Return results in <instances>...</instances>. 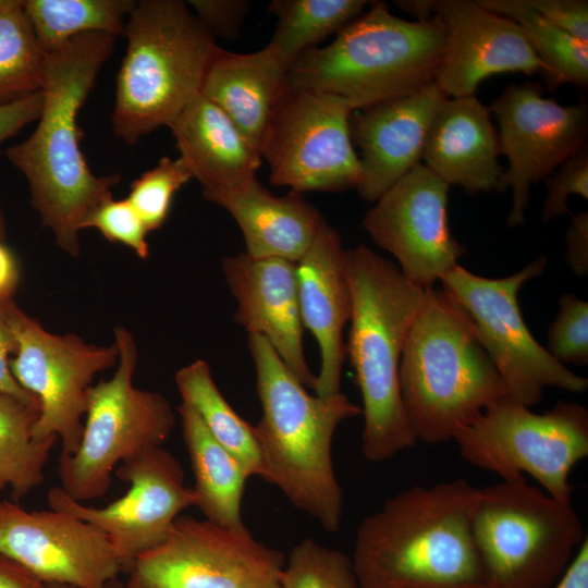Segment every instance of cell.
<instances>
[{
  "mask_svg": "<svg viewBox=\"0 0 588 588\" xmlns=\"http://www.w3.org/2000/svg\"><path fill=\"white\" fill-rule=\"evenodd\" d=\"M117 36L78 35L47 53L42 107L34 132L10 146L5 156L26 179L30 204L53 234L56 244L72 257L81 253L79 231L87 218L113 197L121 176H98L81 149L84 133L77 114L110 58Z\"/></svg>",
  "mask_w": 588,
  "mask_h": 588,
  "instance_id": "cell-1",
  "label": "cell"
},
{
  "mask_svg": "<svg viewBox=\"0 0 588 588\" xmlns=\"http://www.w3.org/2000/svg\"><path fill=\"white\" fill-rule=\"evenodd\" d=\"M133 0H22L35 36L46 53L85 33L122 34Z\"/></svg>",
  "mask_w": 588,
  "mask_h": 588,
  "instance_id": "cell-29",
  "label": "cell"
},
{
  "mask_svg": "<svg viewBox=\"0 0 588 588\" xmlns=\"http://www.w3.org/2000/svg\"><path fill=\"white\" fill-rule=\"evenodd\" d=\"M122 34L127 45L117 75L111 125L118 138L134 145L169 126L200 93L219 46L179 0L136 1Z\"/></svg>",
  "mask_w": 588,
  "mask_h": 588,
  "instance_id": "cell-7",
  "label": "cell"
},
{
  "mask_svg": "<svg viewBox=\"0 0 588 588\" xmlns=\"http://www.w3.org/2000/svg\"><path fill=\"white\" fill-rule=\"evenodd\" d=\"M13 299L0 302V392L13 395L38 408L37 399L15 380L10 368V355L15 354L17 343L11 322Z\"/></svg>",
  "mask_w": 588,
  "mask_h": 588,
  "instance_id": "cell-41",
  "label": "cell"
},
{
  "mask_svg": "<svg viewBox=\"0 0 588 588\" xmlns=\"http://www.w3.org/2000/svg\"><path fill=\"white\" fill-rule=\"evenodd\" d=\"M548 258L539 256L518 272L498 279L477 275L455 266L440 281L466 313L483 350L495 366L506 396L531 407L542 400L547 387L583 393L588 379L558 362L529 331L518 292L542 274Z\"/></svg>",
  "mask_w": 588,
  "mask_h": 588,
  "instance_id": "cell-11",
  "label": "cell"
},
{
  "mask_svg": "<svg viewBox=\"0 0 588 588\" xmlns=\"http://www.w3.org/2000/svg\"><path fill=\"white\" fill-rule=\"evenodd\" d=\"M449 97L432 82L417 91L355 110L350 118L359 150V196L376 201L391 185L421 163L430 123Z\"/></svg>",
  "mask_w": 588,
  "mask_h": 588,
  "instance_id": "cell-21",
  "label": "cell"
},
{
  "mask_svg": "<svg viewBox=\"0 0 588 588\" xmlns=\"http://www.w3.org/2000/svg\"><path fill=\"white\" fill-rule=\"evenodd\" d=\"M11 322L17 343L11 372L39 405L33 439L57 437L61 453L73 454L83 434L88 390L99 372L118 363L119 348L115 343H87L74 333H52L14 302Z\"/></svg>",
  "mask_w": 588,
  "mask_h": 588,
  "instance_id": "cell-13",
  "label": "cell"
},
{
  "mask_svg": "<svg viewBox=\"0 0 588 588\" xmlns=\"http://www.w3.org/2000/svg\"><path fill=\"white\" fill-rule=\"evenodd\" d=\"M546 198L541 219H552L571 215L568 198L578 195L588 199V146L587 144L564 160L544 179Z\"/></svg>",
  "mask_w": 588,
  "mask_h": 588,
  "instance_id": "cell-38",
  "label": "cell"
},
{
  "mask_svg": "<svg viewBox=\"0 0 588 588\" xmlns=\"http://www.w3.org/2000/svg\"><path fill=\"white\" fill-rule=\"evenodd\" d=\"M394 4L416 21H428L434 16L437 0H397Z\"/></svg>",
  "mask_w": 588,
  "mask_h": 588,
  "instance_id": "cell-47",
  "label": "cell"
},
{
  "mask_svg": "<svg viewBox=\"0 0 588 588\" xmlns=\"http://www.w3.org/2000/svg\"><path fill=\"white\" fill-rule=\"evenodd\" d=\"M248 350L262 409L254 426L261 478L326 531L335 532L344 497L333 466V438L345 419L362 415V407L342 392L310 394L262 335H248Z\"/></svg>",
  "mask_w": 588,
  "mask_h": 588,
  "instance_id": "cell-3",
  "label": "cell"
},
{
  "mask_svg": "<svg viewBox=\"0 0 588 588\" xmlns=\"http://www.w3.org/2000/svg\"><path fill=\"white\" fill-rule=\"evenodd\" d=\"M303 326L315 336L320 355L315 392L328 397L341 392L345 360L343 329L352 316L346 249L340 233L326 219L296 262Z\"/></svg>",
  "mask_w": 588,
  "mask_h": 588,
  "instance_id": "cell-22",
  "label": "cell"
},
{
  "mask_svg": "<svg viewBox=\"0 0 588 588\" xmlns=\"http://www.w3.org/2000/svg\"><path fill=\"white\" fill-rule=\"evenodd\" d=\"M41 107V91L12 103L0 106V151L5 140L15 136L27 124L38 120Z\"/></svg>",
  "mask_w": 588,
  "mask_h": 588,
  "instance_id": "cell-42",
  "label": "cell"
},
{
  "mask_svg": "<svg viewBox=\"0 0 588 588\" xmlns=\"http://www.w3.org/2000/svg\"><path fill=\"white\" fill-rule=\"evenodd\" d=\"M46 60L22 0H5L0 9V106L40 91Z\"/></svg>",
  "mask_w": 588,
  "mask_h": 588,
  "instance_id": "cell-33",
  "label": "cell"
},
{
  "mask_svg": "<svg viewBox=\"0 0 588 588\" xmlns=\"http://www.w3.org/2000/svg\"><path fill=\"white\" fill-rule=\"evenodd\" d=\"M368 5L330 45L302 53L289 69L287 83L340 97L358 110L434 82L445 39L440 20L407 21L385 2Z\"/></svg>",
  "mask_w": 588,
  "mask_h": 588,
  "instance_id": "cell-6",
  "label": "cell"
},
{
  "mask_svg": "<svg viewBox=\"0 0 588 588\" xmlns=\"http://www.w3.org/2000/svg\"><path fill=\"white\" fill-rule=\"evenodd\" d=\"M286 556L206 519L181 515L166 541L140 555L125 588H283Z\"/></svg>",
  "mask_w": 588,
  "mask_h": 588,
  "instance_id": "cell-14",
  "label": "cell"
},
{
  "mask_svg": "<svg viewBox=\"0 0 588 588\" xmlns=\"http://www.w3.org/2000/svg\"><path fill=\"white\" fill-rule=\"evenodd\" d=\"M205 198L241 189L256 180L261 156L236 124L200 93L168 126Z\"/></svg>",
  "mask_w": 588,
  "mask_h": 588,
  "instance_id": "cell-24",
  "label": "cell"
},
{
  "mask_svg": "<svg viewBox=\"0 0 588 588\" xmlns=\"http://www.w3.org/2000/svg\"><path fill=\"white\" fill-rule=\"evenodd\" d=\"M0 553L44 584L102 588L123 572L107 535L64 511L0 501Z\"/></svg>",
  "mask_w": 588,
  "mask_h": 588,
  "instance_id": "cell-18",
  "label": "cell"
},
{
  "mask_svg": "<svg viewBox=\"0 0 588 588\" xmlns=\"http://www.w3.org/2000/svg\"><path fill=\"white\" fill-rule=\"evenodd\" d=\"M283 588H359L352 558L307 538L286 556Z\"/></svg>",
  "mask_w": 588,
  "mask_h": 588,
  "instance_id": "cell-34",
  "label": "cell"
},
{
  "mask_svg": "<svg viewBox=\"0 0 588 588\" xmlns=\"http://www.w3.org/2000/svg\"><path fill=\"white\" fill-rule=\"evenodd\" d=\"M499 155L489 107L475 95L446 98L440 105L422 152V164L431 172L470 196L497 191L503 174Z\"/></svg>",
  "mask_w": 588,
  "mask_h": 588,
  "instance_id": "cell-23",
  "label": "cell"
},
{
  "mask_svg": "<svg viewBox=\"0 0 588 588\" xmlns=\"http://www.w3.org/2000/svg\"><path fill=\"white\" fill-rule=\"evenodd\" d=\"M500 132V154L509 160L497 191H512L507 225L525 222L530 186L549 176L586 145L588 107L546 98L536 82L511 84L489 107Z\"/></svg>",
  "mask_w": 588,
  "mask_h": 588,
  "instance_id": "cell-16",
  "label": "cell"
},
{
  "mask_svg": "<svg viewBox=\"0 0 588 588\" xmlns=\"http://www.w3.org/2000/svg\"><path fill=\"white\" fill-rule=\"evenodd\" d=\"M367 3L365 0H273L268 9L277 25L269 44L291 68L302 53L359 16Z\"/></svg>",
  "mask_w": 588,
  "mask_h": 588,
  "instance_id": "cell-32",
  "label": "cell"
},
{
  "mask_svg": "<svg viewBox=\"0 0 588 588\" xmlns=\"http://www.w3.org/2000/svg\"><path fill=\"white\" fill-rule=\"evenodd\" d=\"M88 228L97 229L110 242L130 247L142 259L149 255V232L126 198L112 197L101 204L85 221L84 229Z\"/></svg>",
  "mask_w": 588,
  "mask_h": 588,
  "instance_id": "cell-37",
  "label": "cell"
},
{
  "mask_svg": "<svg viewBox=\"0 0 588 588\" xmlns=\"http://www.w3.org/2000/svg\"><path fill=\"white\" fill-rule=\"evenodd\" d=\"M20 282V268L12 250L0 241V302L12 299Z\"/></svg>",
  "mask_w": 588,
  "mask_h": 588,
  "instance_id": "cell-46",
  "label": "cell"
},
{
  "mask_svg": "<svg viewBox=\"0 0 588 588\" xmlns=\"http://www.w3.org/2000/svg\"><path fill=\"white\" fill-rule=\"evenodd\" d=\"M546 350L563 365H588V303L574 294L559 298V311L548 329Z\"/></svg>",
  "mask_w": 588,
  "mask_h": 588,
  "instance_id": "cell-36",
  "label": "cell"
},
{
  "mask_svg": "<svg viewBox=\"0 0 588 588\" xmlns=\"http://www.w3.org/2000/svg\"><path fill=\"white\" fill-rule=\"evenodd\" d=\"M45 584L12 559L0 553V588H44Z\"/></svg>",
  "mask_w": 588,
  "mask_h": 588,
  "instance_id": "cell-44",
  "label": "cell"
},
{
  "mask_svg": "<svg viewBox=\"0 0 588 588\" xmlns=\"http://www.w3.org/2000/svg\"><path fill=\"white\" fill-rule=\"evenodd\" d=\"M44 588H78L75 586L64 585V584H45ZM102 588H125L124 584L120 583L119 580L112 579L109 583H107Z\"/></svg>",
  "mask_w": 588,
  "mask_h": 588,
  "instance_id": "cell-48",
  "label": "cell"
},
{
  "mask_svg": "<svg viewBox=\"0 0 588 588\" xmlns=\"http://www.w3.org/2000/svg\"><path fill=\"white\" fill-rule=\"evenodd\" d=\"M354 111L353 105L340 97L286 82L260 142L271 184L301 194L357 189L362 171L350 131Z\"/></svg>",
  "mask_w": 588,
  "mask_h": 588,
  "instance_id": "cell-12",
  "label": "cell"
},
{
  "mask_svg": "<svg viewBox=\"0 0 588 588\" xmlns=\"http://www.w3.org/2000/svg\"><path fill=\"white\" fill-rule=\"evenodd\" d=\"M487 10L514 21L532 50L547 68L546 82L551 90L562 84L580 88L588 85V44L584 42L529 9L523 0H477Z\"/></svg>",
  "mask_w": 588,
  "mask_h": 588,
  "instance_id": "cell-31",
  "label": "cell"
},
{
  "mask_svg": "<svg viewBox=\"0 0 588 588\" xmlns=\"http://www.w3.org/2000/svg\"><path fill=\"white\" fill-rule=\"evenodd\" d=\"M449 188L419 163L391 185L363 220L372 241L396 259L405 278L422 289L441 280L466 253L449 226Z\"/></svg>",
  "mask_w": 588,
  "mask_h": 588,
  "instance_id": "cell-17",
  "label": "cell"
},
{
  "mask_svg": "<svg viewBox=\"0 0 588 588\" xmlns=\"http://www.w3.org/2000/svg\"><path fill=\"white\" fill-rule=\"evenodd\" d=\"M191 179L193 176L180 157H163L152 169L132 182L126 199L148 232L164 224L175 193Z\"/></svg>",
  "mask_w": 588,
  "mask_h": 588,
  "instance_id": "cell-35",
  "label": "cell"
},
{
  "mask_svg": "<svg viewBox=\"0 0 588 588\" xmlns=\"http://www.w3.org/2000/svg\"><path fill=\"white\" fill-rule=\"evenodd\" d=\"M206 199L233 217L244 236L245 253L255 258L297 262L324 220L301 193L275 196L257 179L241 189Z\"/></svg>",
  "mask_w": 588,
  "mask_h": 588,
  "instance_id": "cell-25",
  "label": "cell"
},
{
  "mask_svg": "<svg viewBox=\"0 0 588 588\" xmlns=\"http://www.w3.org/2000/svg\"><path fill=\"white\" fill-rule=\"evenodd\" d=\"M477 488L458 478L413 486L359 523V588H487L473 534Z\"/></svg>",
  "mask_w": 588,
  "mask_h": 588,
  "instance_id": "cell-2",
  "label": "cell"
},
{
  "mask_svg": "<svg viewBox=\"0 0 588 588\" xmlns=\"http://www.w3.org/2000/svg\"><path fill=\"white\" fill-rule=\"evenodd\" d=\"M39 411L0 392V489L10 487L16 499L27 495L45 479L44 468L58 440L37 442L33 427Z\"/></svg>",
  "mask_w": 588,
  "mask_h": 588,
  "instance_id": "cell-30",
  "label": "cell"
},
{
  "mask_svg": "<svg viewBox=\"0 0 588 588\" xmlns=\"http://www.w3.org/2000/svg\"><path fill=\"white\" fill-rule=\"evenodd\" d=\"M444 49L434 82L449 98L475 95L493 75L522 72L547 76L520 27L473 0H437Z\"/></svg>",
  "mask_w": 588,
  "mask_h": 588,
  "instance_id": "cell-19",
  "label": "cell"
},
{
  "mask_svg": "<svg viewBox=\"0 0 588 588\" xmlns=\"http://www.w3.org/2000/svg\"><path fill=\"white\" fill-rule=\"evenodd\" d=\"M176 413L194 476L196 506L204 519L234 531L249 530L243 520L242 504L250 477L189 405L181 403Z\"/></svg>",
  "mask_w": 588,
  "mask_h": 588,
  "instance_id": "cell-27",
  "label": "cell"
},
{
  "mask_svg": "<svg viewBox=\"0 0 588 588\" xmlns=\"http://www.w3.org/2000/svg\"><path fill=\"white\" fill-rule=\"evenodd\" d=\"M188 3L213 37L225 38L236 37L250 8L246 0H191Z\"/></svg>",
  "mask_w": 588,
  "mask_h": 588,
  "instance_id": "cell-39",
  "label": "cell"
},
{
  "mask_svg": "<svg viewBox=\"0 0 588 588\" xmlns=\"http://www.w3.org/2000/svg\"><path fill=\"white\" fill-rule=\"evenodd\" d=\"M289 65L269 42L250 53L218 48L200 94L218 106L260 154L273 103L287 82Z\"/></svg>",
  "mask_w": 588,
  "mask_h": 588,
  "instance_id": "cell-26",
  "label": "cell"
},
{
  "mask_svg": "<svg viewBox=\"0 0 588 588\" xmlns=\"http://www.w3.org/2000/svg\"><path fill=\"white\" fill-rule=\"evenodd\" d=\"M114 475L130 487L107 506L75 501L61 487L51 488L47 501L50 509L71 513L103 531L127 574L140 555L166 541L177 517L196 506L197 499L185 485L181 463L162 446L121 463Z\"/></svg>",
  "mask_w": 588,
  "mask_h": 588,
  "instance_id": "cell-15",
  "label": "cell"
},
{
  "mask_svg": "<svg viewBox=\"0 0 588 588\" xmlns=\"http://www.w3.org/2000/svg\"><path fill=\"white\" fill-rule=\"evenodd\" d=\"M473 534L487 588H552L587 539L572 502L525 479L477 488Z\"/></svg>",
  "mask_w": 588,
  "mask_h": 588,
  "instance_id": "cell-8",
  "label": "cell"
},
{
  "mask_svg": "<svg viewBox=\"0 0 588 588\" xmlns=\"http://www.w3.org/2000/svg\"><path fill=\"white\" fill-rule=\"evenodd\" d=\"M399 384L417 441L438 444L506 396L503 381L464 309L426 289L403 348Z\"/></svg>",
  "mask_w": 588,
  "mask_h": 588,
  "instance_id": "cell-5",
  "label": "cell"
},
{
  "mask_svg": "<svg viewBox=\"0 0 588 588\" xmlns=\"http://www.w3.org/2000/svg\"><path fill=\"white\" fill-rule=\"evenodd\" d=\"M470 465L516 481L530 475L553 498L572 502L573 467L588 455V411L561 401L544 413L504 396L454 437Z\"/></svg>",
  "mask_w": 588,
  "mask_h": 588,
  "instance_id": "cell-10",
  "label": "cell"
},
{
  "mask_svg": "<svg viewBox=\"0 0 588 588\" xmlns=\"http://www.w3.org/2000/svg\"><path fill=\"white\" fill-rule=\"evenodd\" d=\"M182 403L200 417L210 434L244 467L249 477L262 474L255 427L229 404L216 384L209 364L196 359L174 377Z\"/></svg>",
  "mask_w": 588,
  "mask_h": 588,
  "instance_id": "cell-28",
  "label": "cell"
},
{
  "mask_svg": "<svg viewBox=\"0 0 588 588\" xmlns=\"http://www.w3.org/2000/svg\"><path fill=\"white\" fill-rule=\"evenodd\" d=\"M346 270L352 316L345 354L363 402L362 453L380 463L417 442L402 402L399 368L426 289L363 245L346 249Z\"/></svg>",
  "mask_w": 588,
  "mask_h": 588,
  "instance_id": "cell-4",
  "label": "cell"
},
{
  "mask_svg": "<svg viewBox=\"0 0 588 588\" xmlns=\"http://www.w3.org/2000/svg\"><path fill=\"white\" fill-rule=\"evenodd\" d=\"M4 3H5V0H0V9L3 7Z\"/></svg>",
  "mask_w": 588,
  "mask_h": 588,
  "instance_id": "cell-50",
  "label": "cell"
},
{
  "mask_svg": "<svg viewBox=\"0 0 588 588\" xmlns=\"http://www.w3.org/2000/svg\"><path fill=\"white\" fill-rule=\"evenodd\" d=\"M114 343L119 348L118 368L109 380L88 390L78 449L59 456L60 487L82 503L106 495L115 468L162 446L176 424L175 413L164 395L133 384L138 351L132 333L114 328Z\"/></svg>",
  "mask_w": 588,
  "mask_h": 588,
  "instance_id": "cell-9",
  "label": "cell"
},
{
  "mask_svg": "<svg viewBox=\"0 0 588 588\" xmlns=\"http://www.w3.org/2000/svg\"><path fill=\"white\" fill-rule=\"evenodd\" d=\"M552 588H588V539Z\"/></svg>",
  "mask_w": 588,
  "mask_h": 588,
  "instance_id": "cell-45",
  "label": "cell"
},
{
  "mask_svg": "<svg viewBox=\"0 0 588 588\" xmlns=\"http://www.w3.org/2000/svg\"><path fill=\"white\" fill-rule=\"evenodd\" d=\"M549 23L588 44L587 0H523Z\"/></svg>",
  "mask_w": 588,
  "mask_h": 588,
  "instance_id": "cell-40",
  "label": "cell"
},
{
  "mask_svg": "<svg viewBox=\"0 0 588 588\" xmlns=\"http://www.w3.org/2000/svg\"><path fill=\"white\" fill-rule=\"evenodd\" d=\"M7 235L5 220L0 205V241H3Z\"/></svg>",
  "mask_w": 588,
  "mask_h": 588,
  "instance_id": "cell-49",
  "label": "cell"
},
{
  "mask_svg": "<svg viewBox=\"0 0 588 588\" xmlns=\"http://www.w3.org/2000/svg\"><path fill=\"white\" fill-rule=\"evenodd\" d=\"M222 270L237 303L234 321L248 335H262L291 372L315 390L316 375L304 353L296 262L241 253L224 257Z\"/></svg>",
  "mask_w": 588,
  "mask_h": 588,
  "instance_id": "cell-20",
  "label": "cell"
},
{
  "mask_svg": "<svg viewBox=\"0 0 588 588\" xmlns=\"http://www.w3.org/2000/svg\"><path fill=\"white\" fill-rule=\"evenodd\" d=\"M565 260L579 277L588 274V211L572 215L565 233Z\"/></svg>",
  "mask_w": 588,
  "mask_h": 588,
  "instance_id": "cell-43",
  "label": "cell"
}]
</instances>
